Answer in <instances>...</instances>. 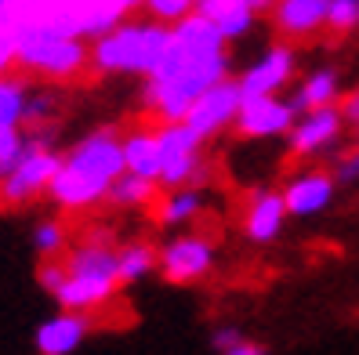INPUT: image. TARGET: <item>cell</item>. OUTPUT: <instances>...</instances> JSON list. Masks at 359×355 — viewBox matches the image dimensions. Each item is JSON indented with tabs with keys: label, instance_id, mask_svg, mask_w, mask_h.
Here are the masks:
<instances>
[{
	"label": "cell",
	"instance_id": "3957f363",
	"mask_svg": "<svg viewBox=\"0 0 359 355\" xmlns=\"http://www.w3.org/2000/svg\"><path fill=\"white\" fill-rule=\"evenodd\" d=\"M58 171H62V156L51 153L44 141H29V149L22 153V160L11 167V174L0 178V203H11V207L29 203L33 196L51 189V181L58 178Z\"/></svg>",
	"mask_w": 359,
	"mask_h": 355
},
{
	"label": "cell",
	"instance_id": "cb8c5ba5",
	"mask_svg": "<svg viewBox=\"0 0 359 355\" xmlns=\"http://www.w3.org/2000/svg\"><path fill=\"white\" fill-rule=\"evenodd\" d=\"M355 26H359V0H330L327 29H334V33H352Z\"/></svg>",
	"mask_w": 359,
	"mask_h": 355
},
{
	"label": "cell",
	"instance_id": "52a82bcc",
	"mask_svg": "<svg viewBox=\"0 0 359 355\" xmlns=\"http://www.w3.org/2000/svg\"><path fill=\"white\" fill-rule=\"evenodd\" d=\"M210 265H215V246L203 236H178L156 258V268L171 283H193V279L210 272Z\"/></svg>",
	"mask_w": 359,
	"mask_h": 355
},
{
	"label": "cell",
	"instance_id": "277c9868",
	"mask_svg": "<svg viewBox=\"0 0 359 355\" xmlns=\"http://www.w3.org/2000/svg\"><path fill=\"white\" fill-rule=\"evenodd\" d=\"M156 145H160V185L185 189L189 181H196L203 141L185 123H163V127H156Z\"/></svg>",
	"mask_w": 359,
	"mask_h": 355
},
{
	"label": "cell",
	"instance_id": "f1b7e54d",
	"mask_svg": "<svg viewBox=\"0 0 359 355\" xmlns=\"http://www.w3.org/2000/svg\"><path fill=\"white\" fill-rule=\"evenodd\" d=\"M222 355H265V348H262V344H250V341H240V344H232V348L222 351Z\"/></svg>",
	"mask_w": 359,
	"mask_h": 355
},
{
	"label": "cell",
	"instance_id": "e0dca14e",
	"mask_svg": "<svg viewBox=\"0 0 359 355\" xmlns=\"http://www.w3.org/2000/svg\"><path fill=\"white\" fill-rule=\"evenodd\" d=\"M123 174L160 185V145L156 131H135L123 138Z\"/></svg>",
	"mask_w": 359,
	"mask_h": 355
},
{
	"label": "cell",
	"instance_id": "44dd1931",
	"mask_svg": "<svg viewBox=\"0 0 359 355\" xmlns=\"http://www.w3.org/2000/svg\"><path fill=\"white\" fill-rule=\"evenodd\" d=\"M160 207H163V211H160L163 225H185V221H193V218L200 214L203 200H200L196 189H175Z\"/></svg>",
	"mask_w": 359,
	"mask_h": 355
},
{
	"label": "cell",
	"instance_id": "d4e9b609",
	"mask_svg": "<svg viewBox=\"0 0 359 355\" xmlns=\"http://www.w3.org/2000/svg\"><path fill=\"white\" fill-rule=\"evenodd\" d=\"M15 62V18L11 11H0V76Z\"/></svg>",
	"mask_w": 359,
	"mask_h": 355
},
{
	"label": "cell",
	"instance_id": "603a6c76",
	"mask_svg": "<svg viewBox=\"0 0 359 355\" xmlns=\"http://www.w3.org/2000/svg\"><path fill=\"white\" fill-rule=\"evenodd\" d=\"M33 246L44 261L62 258V250H66V228H62V221H40L33 228Z\"/></svg>",
	"mask_w": 359,
	"mask_h": 355
},
{
	"label": "cell",
	"instance_id": "ac0fdd59",
	"mask_svg": "<svg viewBox=\"0 0 359 355\" xmlns=\"http://www.w3.org/2000/svg\"><path fill=\"white\" fill-rule=\"evenodd\" d=\"M337 91H341V83H337V73L334 69H316L302 80V88L294 91L290 98V109L305 116V113H316V109H327V106H337Z\"/></svg>",
	"mask_w": 359,
	"mask_h": 355
},
{
	"label": "cell",
	"instance_id": "7a4b0ae2",
	"mask_svg": "<svg viewBox=\"0 0 359 355\" xmlns=\"http://www.w3.org/2000/svg\"><path fill=\"white\" fill-rule=\"evenodd\" d=\"M15 62L40 76L69 80L88 66V51L80 36L58 33L40 22H15Z\"/></svg>",
	"mask_w": 359,
	"mask_h": 355
},
{
	"label": "cell",
	"instance_id": "ffe728a7",
	"mask_svg": "<svg viewBox=\"0 0 359 355\" xmlns=\"http://www.w3.org/2000/svg\"><path fill=\"white\" fill-rule=\"evenodd\" d=\"M105 200L116 203V207H128V211H135V207H149L156 200V181H145V178H135V174H120L109 185Z\"/></svg>",
	"mask_w": 359,
	"mask_h": 355
},
{
	"label": "cell",
	"instance_id": "f546056e",
	"mask_svg": "<svg viewBox=\"0 0 359 355\" xmlns=\"http://www.w3.org/2000/svg\"><path fill=\"white\" fill-rule=\"evenodd\" d=\"M243 4L255 11V15H265V11H272V4H276V0H243Z\"/></svg>",
	"mask_w": 359,
	"mask_h": 355
},
{
	"label": "cell",
	"instance_id": "9a60e30c",
	"mask_svg": "<svg viewBox=\"0 0 359 355\" xmlns=\"http://www.w3.org/2000/svg\"><path fill=\"white\" fill-rule=\"evenodd\" d=\"M196 11L207 18L210 26H215L222 33V40L229 44V40H240L250 33V26H255V11H250L243 0H200Z\"/></svg>",
	"mask_w": 359,
	"mask_h": 355
},
{
	"label": "cell",
	"instance_id": "2e32d148",
	"mask_svg": "<svg viewBox=\"0 0 359 355\" xmlns=\"http://www.w3.org/2000/svg\"><path fill=\"white\" fill-rule=\"evenodd\" d=\"M287 221V207H283V196L280 193H258L255 203H250V211H247V236L255 239V243H272L280 236V228Z\"/></svg>",
	"mask_w": 359,
	"mask_h": 355
},
{
	"label": "cell",
	"instance_id": "4316f807",
	"mask_svg": "<svg viewBox=\"0 0 359 355\" xmlns=\"http://www.w3.org/2000/svg\"><path fill=\"white\" fill-rule=\"evenodd\" d=\"M240 341H243L240 330H218V333H215V348H218V351H229L232 344H240Z\"/></svg>",
	"mask_w": 359,
	"mask_h": 355
},
{
	"label": "cell",
	"instance_id": "9c48e42d",
	"mask_svg": "<svg viewBox=\"0 0 359 355\" xmlns=\"http://www.w3.org/2000/svg\"><path fill=\"white\" fill-rule=\"evenodd\" d=\"M341 127H345V116L337 106H327V109H316V113H305L294 120L290 127V153L294 156H316L330 149V145L341 138Z\"/></svg>",
	"mask_w": 359,
	"mask_h": 355
},
{
	"label": "cell",
	"instance_id": "7402d4cb",
	"mask_svg": "<svg viewBox=\"0 0 359 355\" xmlns=\"http://www.w3.org/2000/svg\"><path fill=\"white\" fill-rule=\"evenodd\" d=\"M196 4L200 0H142V8L149 11V18L153 22H160V26H178L182 18H189L196 11Z\"/></svg>",
	"mask_w": 359,
	"mask_h": 355
},
{
	"label": "cell",
	"instance_id": "484cf974",
	"mask_svg": "<svg viewBox=\"0 0 359 355\" xmlns=\"http://www.w3.org/2000/svg\"><path fill=\"white\" fill-rule=\"evenodd\" d=\"M334 181H359V149H345L341 156L334 160V171H330Z\"/></svg>",
	"mask_w": 359,
	"mask_h": 355
},
{
	"label": "cell",
	"instance_id": "30bf717a",
	"mask_svg": "<svg viewBox=\"0 0 359 355\" xmlns=\"http://www.w3.org/2000/svg\"><path fill=\"white\" fill-rule=\"evenodd\" d=\"M298 113L290 109V102L283 98H255V102H243L240 116H236V134L243 138H276V134H290Z\"/></svg>",
	"mask_w": 359,
	"mask_h": 355
},
{
	"label": "cell",
	"instance_id": "8fae6325",
	"mask_svg": "<svg viewBox=\"0 0 359 355\" xmlns=\"http://www.w3.org/2000/svg\"><path fill=\"white\" fill-rule=\"evenodd\" d=\"M334 185L337 181L330 178V171H305V174H298L294 181H287V189L280 193L287 214L309 218V214L327 211L330 200H334Z\"/></svg>",
	"mask_w": 359,
	"mask_h": 355
},
{
	"label": "cell",
	"instance_id": "83f0119b",
	"mask_svg": "<svg viewBox=\"0 0 359 355\" xmlns=\"http://www.w3.org/2000/svg\"><path fill=\"white\" fill-rule=\"evenodd\" d=\"M337 109H341L345 123H359V91H352V95H348V98H345Z\"/></svg>",
	"mask_w": 359,
	"mask_h": 355
},
{
	"label": "cell",
	"instance_id": "6da1fadb",
	"mask_svg": "<svg viewBox=\"0 0 359 355\" xmlns=\"http://www.w3.org/2000/svg\"><path fill=\"white\" fill-rule=\"evenodd\" d=\"M171 44V29L160 22H120L91 48V66L102 73H138L149 80Z\"/></svg>",
	"mask_w": 359,
	"mask_h": 355
},
{
	"label": "cell",
	"instance_id": "7c38bea8",
	"mask_svg": "<svg viewBox=\"0 0 359 355\" xmlns=\"http://www.w3.org/2000/svg\"><path fill=\"white\" fill-rule=\"evenodd\" d=\"M327 11H330V0H276L272 4V22L283 36L302 40L327 26Z\"/></svg>",
	"mask_w": 359,
	"mask_h": 355
},
{
	"label": "cell",
	"instance_id": "8992f818",
	"mask_svg": "<svg viewBox=\"0 0 359 355\" xmlns=\"http://www.w3.org/2000/svg\"><path fill=\"white\" fill-rule=\"evenodd\" d=\"M62 163L95 181L113 185L123 174V138H116L113 131H95L88 138H80L69 149V156H62Z\"/></svg>",
	"mask_w": 359,
	"mask_h": 355
},
{
	"label": "cell",
	"instance_id": "5bb4252c",
	"mask_svg": "<svg viewBox=\"0 0 359 355\" xmlns=\"http://www.w3.org/2000/svg\"><path fill=\"white\" fill-rule=\"evenodd\" d=\"M48 193H51L55 203L69 207V211H83V207H95L98 200H105L109 185L95 181V178H88V174H80V171H73V167L62 163V171H58V178L51 181Z\"/></svg>",
	"mask_w": 359,
	"mask_h": 355
},
{
	"label": "cell",
	"instance_id": "d6986e66",
	"mask_svg": "<svg viewBox=\"0 0 359 355\" xmlns=\"http://www.w3.org/2000/svg\"><path fill=\"white\" fill-rule=\"evenodd\" d=\"M156 250L149 243H128L116 250V279L120 283H135L142 276H149L156 268Z\"/></svg>",
	"mask_w": 359,
	"mask_h": 355
},
{
	"label": "cell",
	"instance_id": "4fadbf2b",
	"mask_svg": "<svg viewBox=\"0 0 359 355\" xmlns=\"http://www.w3.org/2000/svg\"><path fill=\"white\" fill-rule=\"evenodd\" d=\"M88 316H76V312H58L44 326L36 330V351L40 355H69L83 337H88Z\"/></svg>",
	"mask_w": 359,
	"mask_h": 355
},
{
	"label": "cell",
	"instance_id": "5b68a950",
	"mask_svg": "<svg viewBox=\"0 0 359 355\" xmlns=\"http://www.w3.org/2000/svg\"><path fill=\"white\" fill-rule=\"evenodd\" d=\"M240 106H243L240 83H236V80H222V83H215L207 95H200V98L193 102V109L185 113L182 123H185V127L193 131L200 141H207V138H215L218 131H225V127H232V123H236Z\"/></svg>",
	"mask_w": 359,
	"mask_h": 355
},
{
	"label": "cell",
	"instance_id": "ba28073f",
	"mask_svg": "<svg viewBox=\"0 0 359 355\" xmlns=\"http://www.w3.org/2000/svg\"><path fill=\"white\" fill-rule=\"evenodd\" d=\"M294 76V51L290 48H269L255 66H250L236 83H240V98L255 102V98H276V91Z\"/></svg>",
	"mask_w": 359,
	"mask_h": 355
}]
</instances>
